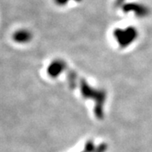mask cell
<instances>
[{
    "label": "cell",
    "mask_w": 152,
    "mask_h": 152,
    "mask_svg": "<svg viewBox=\"0 0 152 152\" xmlns=\"http://www.w3.org/2000/svg\"><path fill=\"white\" fill-rule=\"evenodd\" d=\"M81 94L85 98H90V99H94L96 102V109L95 113L96 117L101 118H102L103 115V111H102V106H103L104 102L106 100V94L103 91L95 90L93 88H91L87 85L85 81L81 83Z\"/></svg>",
    "instance_id": "6da1fadb"
},
{
    "label": "cell",
    "mask_w": 152,
    "mask_h": 152,
    "mask_svg": "<svg viewBox=\"0 0 152 152\" xmlns=\"http://www.w3.org/2000/svg\"><path fill=\"white\" fill-rule=\"evenodd\" d=\"M14 39L17 42L24 43V42H26L28 40L30 39V34L26 31H23V30L22 31H19L15 33Z\"/></svg>",
    "instance_id": "7a4b0ae2"
},
{
    "label": "cell",
    "mask_w": 152,
    "mask_h": 152,
    "mask_svg": "<svg viewBox=\"0 0 152 152\" xmlns=\"http://www.w3.org/2000/svg\"><path fill=\"white\" fill-rule=\"evenodd\" d=\"M62 70V66L58 64V63H54L52 65H50L48 69L49 75L52 77H56L59 75V73Z\"/></svg>",
    "instance_id": "3957f363"
},
{
    "label": "cell",
    "mask_w": 152,
    "mask_h": 152,
    "mask_svg": "<svg viewBox=\"0 0 152 152\" xmlns=\"http://www.w3.org/2000/svg\"><path fill=\"white\" fill-rule=\"evenodd\" d=\"M106 150H107V145L105 144H102L96 149V151L94 152H105Z\"/></svg>",
    "instance_id": "277c9868"
},
{
    "label": "cell",
    "mask_w": 152,
    "mask_h": 152,
    "mask_svg": "<svg viewBox=\"0 0 152 152\" xmlns=\"http://www.w3.org/2000/svg\"><path fill=\"white\" fill-rule=\"evenodd\" d=\"M82 152H87V151H82Z\"/></svg>",
    "instance_id": "5b68a950"
}]
</instances>
